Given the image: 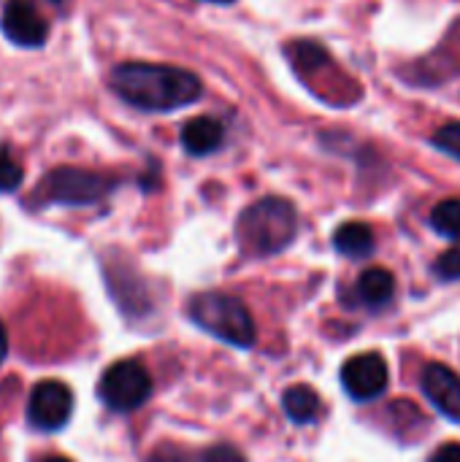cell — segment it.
Returning a JSON list of instances; mask_svg holds the SVG:
<instances>
[{"instance_id":"obj_21","label":"cell","mask_w":460,"mask_h":462,"mask_svg":"<svg viewBox=\"0 0 460 462\" xmlns=\"http://www.w3.org/2000/svg\"><path fill=\"white\" fill-rule=\"evenodd\" d=\"M5 355H8V336H5V328L0 322V363L5 360Z\"/></svg>"},{"instance_id":"obj_3","label":"cell","mask_w":460,"mask_h":462,"mask_svg":"<svg viewBox=\"0 0 460 462\" xmlns=\"http://www.w3.org/2000/svg\"><path fill=\"white\" fill-rule=\"evenodd\" d=\"M190 317L201 330L230 346L249 349L255 344V319L249 309L228 292H203L192 298Z\"/></svg>"},{"instance_id":"obj_7","label":"cell","mask_w":460,"mask_h":462,"mask_svg":"<svg viewBox=\"0 0 460 462\" xmlns=\"http://www.w3.org/2000/svg\"><path fill=\"white\" fill-rule=\"evenodd\" d=\"M388 382H390L388 360L380 352H361L342 365V387L358 403H369L385 395Z\"/></svg>"},{"instance_id":"obj_11","label":"cell","mask_w":460,"mask_h":462,"mask_svg":"<svg viewBox=\"0 0 460 462\" xmlns=\"http://www.w3.org/2000/svg\"><path fill=\"white\" fill-rule=\"evenodd\" d=\"M374 230L366 222H344L336 233H333V246L339 254L350 257V260H363L374 252Z\"/></svg>"},{"instance_id":"obj_14","label":"cell","mask_w":460,"mask_h":462,"mask_svg":"<svg viewBox=\"0 0 460 462\" xmlns=\"http://www.w3.org/2000/svg\"><path fill=\"white\" fill-rule=\"evenodd\" d=\"M431 227L450 241H460V198L442 200L431 211Z\"/></svg>"},{"instance_id":"obj_20","label":"cell","mask_w":460,"mask_h":462,"mask_svg":"<svg viewBox=\"0 0 460 462\" xmlns=\"http://www.w3.org/2000/svg\"><path fill=\"white\" fill-rule=\"evenodd\" d=\"M428 462H460V444H445L439 447Z\"/></svg>"},{"instance_id":"obj_15","label":"cell","mask_w":460,"mask_h":462,"mask_svg":"<svg viewBox=\"0 0 460 462\" xmlns=\"http://www.w3.org/2000/svg\"><path fill=\"white\" fill-rule=\"evenodd\" d=\"M24 181L22 162L11 154L5 143H0V192H16Z\"/></svg>"},{"instance_id":"obj_6","label":"cell","mask_w":460,"mask_h":462,"mask_svg":"<svg viewBox=\"0 0 460 462\" xmlns=\"http://www.w3.org/2000/svg\"><path fill=\"white\" fill-rule=\"evenodd\" d=\"M73 414V393L62 382H41L27 398V420L35 430L57 433L68 425Z\"/></svg>"},{"instance_id":"obj_4","label":"cell","mask_w":460,"mask_h":462,"mask_svg":"<svg viewBox=\"0 0 460 462\" xmlns=\"http://www.w3.org/2000/svg\"><path fill=\"white\" fill-rule=\"evenodd\" d=\"M114 187H117V179L95 173V171L54 168L41 181L38 200L60 203V206H92V203H100Z\"/></svg>"},{"instance_id":"obj_22","label":"cell","mask_w":460,"mask_h":462,"mask_svg":"<svg viewBox=\"0 0 460 462\" xmlns=\"http://www.w3.org/2000/svg\"><path fill=\"white\" fill-rule=\"evenodd\" d=\"M203 3H217V5H230V3H236V0H203Z\"/></svg>"},{"instance_id":"obj_1","label":"cell","mask_w":460,"mask_h":462,"mask_svg":"<svg viewBox=\"0 0 460 462\" xmlns=\"http://www.w3.org/2000/svg\"><path fill=\"white\" fill-rule=\"evenodd\" d=\"M111 89L133 108L157 114L190 106L203 95V84L195 73L155 62L117 65L111 70Z\"/></svg>"},{"instance_id":"obj_18","label":"cell","mask_w":460,"mask_h":462,"mask_svg":"<svg viewBox=\"0 0 460 462\" xmlns=\"http://www.w3.org/2000/svg\"><path fill=\"white\" fill-rule=\"evenodd\" d=\"M201 462H247L241 457V452L239 449H233V447H228V444H220V447H211L206 455H203V460Z\"/></svg>"},{"instance_id":"obj_17","label":"cell","mask_w":460,"mask_h":462,"mask_svg":"<svg viewBox=\"0 0 460 462\" xmlns=\"http://www.w3.org/2000/svg\"><path fill=\"white\" fill-rule=\"evenodd\" d=\"M434 271H437V276H439L442 282H458L460 279V246L447 249V252H445V254L437 260Z\"/></svg>"},{"instance_id":"obj_24","label":"cell","mask_w":460,"mask_h":462,"mask_svg":"<svg viewBox=\"0 0 460 462\" xmlns=\"http://www.w3.org/2000/svg\"><path fill=\"white\" fill-rule=\"evenodd\" d=\"M52 3H62V0H52Z\"/></svg>"},{"instance_id":"obj_19","label":"cell","mask_w":460,"mask_h":462,"mask_svg":"<svg viewBox=\"0 0 460 462\" xmlns=\"http://www.w3.org/2000/svg\"><path fill=\"white\" fill-rule=\"evenodd\" d=\"M149 462H187V455L182 449L171 447V444H163L149 455Z\"/></svg>"},{"instance_id":"obj_5","label":"cell","mask_w":460,"mask_h":462,"mask_svg":"<svg viewBox=\"0 0 460 462\" xmlns=\"http://www.w3.org/2000/svg\"><path fill=\"white\" fill-rule=\"evenodd\" d=\"M98 395L111 411H136L152 395V376L138 360H119L111 368H106L98 384Z\"/></svg>"},{"instance_id":"obj_16","label":"cell","mask_w":460,"mask_h":462,"mask_svg":"<svg viewBox=\"0 0 460 462\" xmlns=\"http://www.w3.org/2000/svg\"><path fill=\"white\" fill-rule=\"evenodd\" d=\"M431 143H434L439 152H445V154L460 160V122H447L445 127H439V130L434 133Z\"/></svg>"},{"instance_id":"obj_9","label":"cell","mask_w":460,"mask_h":462,"mask_svg":"<svg viewBox=\"0 0 460 462\" xmlns=\"http://www.w3.org/2000/svg\"><path fill=\"white\" fill-rule=\"evenodd\" d=\"M420 384L426 398L437 406L439 414H445L450 422H460V376L453 368L442 363H431L426 365Z\"/></svg>"},{"instance_id":"obj_23","label":"cell","mask_w":460,"mask_h":462,"mask_svg":"<svg viewBox=\"0 0 460 462\" xmlns=\"http://www.w3.org/2000/svg\"><path fill=\"white\" fill-rule=\"evenodd\" d=\"M43 462H70V460H65V457H46Z\"/></svg>"},{"instance_id":"obj_13","label":"cell","mask_w":460,"mask_h":462,"mask_svg":"<svg viewBox=\"0 0 460 462\" xmlns=\"http://www.w3.org/2000/svg\"><path fill=\"white\" fill-rule=\"evenodd\" d=\"M396 279L388 268H369L358 279V295L369 309H382L393 300Z\"/></svg>"},{"instance_id":"obj_10","label":"cell","mask_w":460,"mask_h":462,"mask_svg":"<svg viewBox=\"0 0 460 462\" xmlns=\"http://www.w3.org/2000/svg\"><path fill=\"white\" fill-rule=\"evenodd\" d=\"M225 127L214 116H195L182 127V146L192 157H206L222 146Z\"/></svg>"},{"instance_id":"obj_8","label":"cell","mask_w":460,"mask_h":462,"mask_svg":"<svg viewBox=\"0 0 460 462\" xmlns=\"http://www.w3.org/2000/svg\"><path fill=\"white\" fill-rule=\"evenodd\" d=\"M0 30L14 46H22V49H38L49 38L46 19L27 0H8L3 5Z\"/></svg>"},{"instance_id":"obj_2","label":"cell","mask_w":460,"mask_h":462,"mask_svg":"<svg viewBox=\"0 0 460 462\" xmlns=\"http://www.w3.org/2000/svg\"><path fill=\"white\" fill-rule=\"evenodd\" d=\"M298 233L296 206L285 198H263L241 211L236 222L239 246L249 257H271L285 252Z\"/></svg>"},{"instance_id":"obj_12","label":"cell","mask_w":460,"mask_h":462,"mask_svg":"<svg viewBox=\"0 0 460 462\" xmlns=\"http://www.w3.org/2000/svg\"><path fill=\"white\" fill-rule=\"evenodd\" d=\"M282 409L287 414L290 422L296 425H309L320 417L323 411V403H320V395L306 387V384H293L290 390H285L282 395Z\"/></svg>"}]
</instances>
